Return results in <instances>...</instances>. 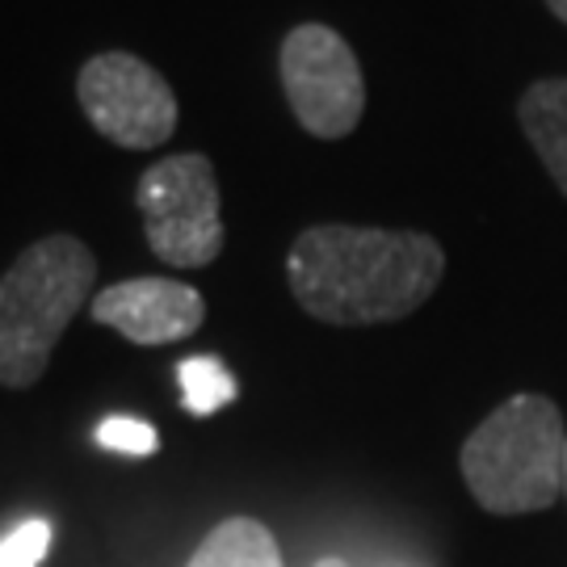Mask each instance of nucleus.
I'll return each instance as SVG.
<instances>
[{
	"mask_svg": "<svg viewBox=\"0 0 567 567\" xmlns=\"http://www.w3.org/2000/svg\"><path fill=\"white\" fill-rule=\"evenodd\" d=\"M446 252L425 231L320 224L290 244L286 278L307 316L337 328L404 320L442 286Z\"/></svg>",
	"mask_w": 567,
	"mask_h": 567,
	"instance_id": "nucleus-1",
	"label": "nucleus"
},
{
	"mask_svg": "<svg viewBox=\"0 0 567 567\" xmlns=\"http://www.w3.org/2000/svg\"><path fill=\"white\" fill-rule=\"evenodd\" d=\"M97 286V257L76 236H42L0 278V386L25 391Z\"/></svg>",
	"mask_w": 567,
	"mask_h": 567,
	"instance_id": "nucleus-2",
	"label": "nucleus"
},
{
	"mask_svg": "<svg viewBox=\"0 0 567 567\" xmlns=\"http://www.w3.org/2000/svg\"><path fill=\"white\" fill-rule=\"evenodd\" d=\"M564 412L522 391L463 442V480L475 505L496 517L543 513L564 496Z\"/></svg>",
	"mask_w": 567,
	"mask_h": 567,
	"instance_id": "nucleus-3",
	"label": "nucleus"
},
{
	"mask_svg": "<svg viewBox=\"0 0 567 567\" xmlns=\"http://www.w3.org/2000/svg\"><path fill=\"white\" fill-rule=\"evenodd\" d=\"M147 248L164 265L203 269L224 252V198L215 164L203 152H182L147 164L135 182Z\"/></svg>",
	"mask_w": 567,
	"mask_h": 567,
	"instance_id": "nucleus-4",
	"label": "nucleus"
},
{
	"mask_svg": "<svg viewBox=\"0 0 567 567\" xmlns=\"http://www.w3.org/2000/svg\"><path fill=\"white\" fill-rule=\"evenodd\" d=\"M278 76L290 114L316 140H344L365 114V76L353 47L320 21H303L282 39Z\"/></svg>",
	"mask_w": 567,
	"mask_h": 567,
	"instance_id": "nucleus-5",
	"label": "nucleus"
},
{
	"mask_svg": "<svg viewBox=\"0 0 567 567\" xmlns=\"http://www.w3.org/2000/svg\"><path fill=\"white\" fill-rule=\"evenodd\" d=\"M76 102L89 126L126 152L164 147L177 131L173 84L131 51H102L76 76Z\"/></svg>",
	"mask_w": 567,
	"mask_h": 567,
	"instance_id": "nucleus-6",
	"label": "nucleus"
},
{
	"mask_svg": "<svg viewBox=\"0 0 567 567\" xmlns=\"http://www.w3.org/2000/svg\"><path fill=\"white\" fill-rule=\"evenodd\" d=\"M93 320L131 344H173L203 328L206 299L173 278H131L93 295Z\"/></svg>",
	"mask_w": 567,
	"mask_h": 567,
	"instance_id": "nucleus-7",
	"label": "nucleus"
},
{
	"mask_svg": "<svg viewBox=\"0 0 567 567\" xmlns=\"http://www.w3.org/2000/svg\"><path fill=\"white\" fill-rule=\"evenodd\" d=\"M517 122L567 198V76L529 84L517 102Z\"/></svg>",
	"mask_w": 567,
	"mask_h": 567,
	"instance_id": "nucleus-8",
	"label": "nucleus"
},
{
	"mask_svg": "<svg viewBox=\"0 0 567 567\" xmlns=\"http://www.w3.org/2000/svg\"><path fill=\"white\" fill-rule=\"evenodd\" d=\"M185 567H282V550L261 522L227 517L198 543Z\"/></svg>",
	"mask_w": 567,
	"mask_h": 567,
	"instance_id": "nucleus-9",
	"label": "nucleus"
},
{
	"mask_svg": "<svg viewBox=\"0 0 567 567\" xmlns=\"http://www.w3.org/2000/svg\"><path fill=\"white\" fill-rule=\"evenodd\" d=\"M177 383H182L185 412H194V416H215L219 408L236 404V391H240V386H236V374H231L219 358H210V353L182 358Z\"/></svg>",
	"mask_w": 567,
	"mask_h": 567,
	"instance_id": "nucleus-10",
	"label": "nucleus"
},
{
	"mask_svg": "<svg viewBox=\"0 0 567 567\" xmlns=\"http://www.w3.org/2000/svg\"><path fill=\"white\" fill-rule=\"evenodd\" d=\"M51 550V526L34 517L0 538V567H39Z\"/></svg>",
	"mask_w": 567,
	"mask_h": 567,
	"instance_id": "nucleus-11",
	"label": "nucleus"
},
{
	"mask_svg": "<svg viewBox=\"0 0 567 567\" xmlns=\"http://www.w3.org/2000/svg\"><path fill=\"white\" fill-rule=\"evenodd\" d=\"M97 442L114 454H131V458H143V454H156L161 437L147 421H135V416H105L97 425Z\"/></svg>",
	"mask_w": 567,
	"mask_h": 567,
	"instance_id": "nucleus-12",
	"label": "nucleus"
},
{
	"mask_svg": "<svg viewBox=\"0 0 567 567\" xmlns=\"http://www.w3.org/2000/svg\"><path fill=\"white\" fill-rule=\"evenodd\" d=\"M547 9H550V13H555V18H559V21H564V25H567V0H547Z\"/></svg>",
	"mask_w": 567,
	"mask_h": 567,
	"instance_id": "nucleus-13",
	"label": "nucleus"
},
{
	"mask_svg": "<svg viewBox=\"0 0 567 567\" xmlns=\"http://www.w3.org/2000/svg\"><path fill=\"white\" fill-rule=\"evenodd\" d=\"M316 567H349V564H344V559H320Z\"/></svg>",
	"mask_w": 567,
	"mask_h": 567,
	"instance_id": "nucleus-14",
	"label": "nucleus"
},
{
	"mask_svg": "<svg viewBox=\"0 0 567 567\" xmlns=\"http://www.w3.org/2000/svg\"><path fill=\"white\" fill-rule=\"evenodd\" d=\"M564 492H567V442H564Z\"/></svg>",
	"mask_w": 567,
	"mask_h": 567,
	"instance_id": "nucleus-15",
	"label": "nucleus"
}]
</instances>
